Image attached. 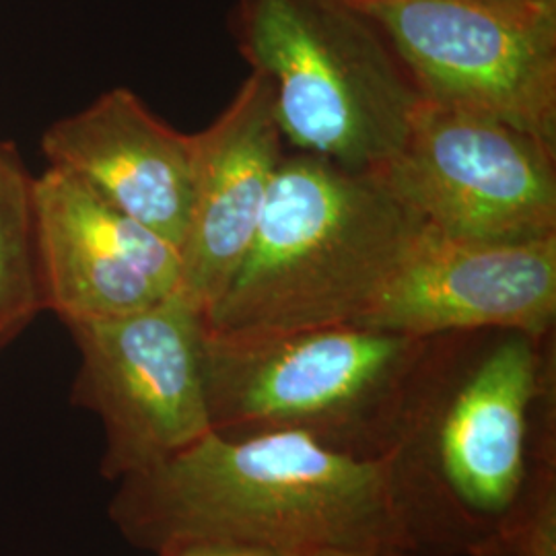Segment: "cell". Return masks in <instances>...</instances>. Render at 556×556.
<instances>
[{"label": "cell", "mask_w": 556, "mask_h": 556, "mask_svg": "<svg viewBox=\"0 0 556 556\" xmlns=\"http://www.w3.org/2000/svg\"><path fill=\"white\" fill-rule=\"evenodd\" d=\"M386 459L417 556H470L556 501L555 332L425 338Z\"/></svg>", "instance_id": "6da1fadb"}, {"label": "cell", "mask_w": 556, "mask_h": 556, "mask_svg": "<svg viewBox=\"0 0 556 556\" xmlns=\"http://www.w3.org/2000/svg\"><path fill=\"white\" fill-rule=\"evenodd\" d=\"M118 482L112 521L157 555L223 540L282 556H417L388 459L346 456L301 433H211Z\"/></svg>", "instance_id": "7a4b0ae2"}, {"label": "cell", "mask_w": 556, "mask_h": 556, "mask_svg": "<svg viewBox=\"0 0 556 556\" xmlns=\"http://www.w3.org/2000/svg\"><path fill=\"white\" fill-rule=\"evenodd\" d=\"M422 227L376 174L285 155L256 233L202 316L204 328L248 337L357 324Z\"/></svg>", "instance_id": "3957f363"}, {"label": "cell", "mask_w": 556, "mask_h": 556, "mask_svg": "<svg viewBox=\"0 0 556 556\" xmlns=\"http://www.w3.org/2000/svg\"><path fill=\"white\" fill-rule=\"evenodd\" d=\"M422 344L358 324L248 337L204 328L213 433H301L346 456L381 459Z\"/></svg>", "instance_id": "277c9868"}, {"label": "cell", "mask_w": 556, "mask_h": 556, "mask_svg": "<svg viewBox=\"0 0 556 556\" xmlns=\"http://www.w3.org/2000/svg\"><path fill=\"white\" fill-rule=\"evenodd\" d=\"M239 54L268 80L282 139L299 153L378 172L422 98L378 23L351 0H233Z\"/></svg>", "instance_id": "5b68a950"}, {"label": "cell", "mask_w": 556, "mask_h": 556, "mask_svg": "<svg viewBox=\"0 0 556 556\" xmlns=\"http://www.w3.org/2000/svg\"><path fill=\"white\" fill-rule=\"evenodd\" d=\"M64 326L80 355L73 400L103 425V477L139 475L213 433L204 318L181 295L137 314Z\"/></svg>", "instance_id": "8992f818"}, {"label": "cell", "mask_w": 556, "mask_h": 556, "mask_svg": "<svg viewBox=\"0 0 556 556\" xmlns=\"http://www.w3.org/2000/svg\"><path fill=\"white\" fill-rule=\"evenodd\" d=\"M371 174L441 236H556V147L497 119L422 101L394 157Z\"/></svg>", "instance_id": "52a82bcc"}, {"label": "cell", "mask_w": 556, "mask_h": 556, "mask_svg": "<svg viewBox=\"0 0 556 556\" xmlns=\"http://www.w3.org/2000/svg\"><path fill=\"white\" fill-rule=\"evenodd\" d=\"M363 11L422 101L497 119L556 147V17L477 0H378Z\"/></svg>", "instance_id": "ba28073f"}, {"label": "cell", "mask_w": 556, "mask_h": 556, "mask_svg": "<svg viewBox=\"0 0 556 556\" xmlns=\"http://www.w3.org/2000/svg\"><path fill=\"white\" fill-rule=\"evenodd\" d=\"M556 236L450 238L422 227L358 326L431 338L470 330L555 332Z\"/></svg>", "instance_id": "9c48e42d"}, {"label": "cell", "mask_w": 556, "mask_h": 556, "mask_svg": "<svg viewBox=\"0 0 556 556\" xmlns=\"http://www.w3.org/2000/svg\"><path fill=\"white\" fill-rule=\"evenodd\" d=\"M34 213L46 309L62 324L137 314L181 293L178 245L75 174L48 165L34 178Z\"/></svg>", "instance_id": "30bf717a"}, {"label": "cell", "mask_w": 556, "mask_h": 556, "mask_svg": "<svg viewBox=\"0 0 556 556\" xmlns=\"http://www.w3.org/2000/svg\"><path fill=\"white\" fill-rule=\"evenodd\" d=\"M282 157L285 139L270 85L252 71L219 118L194 135L179 295L202 316L225 291L254 238Z\"/></svg>", "instance_id": "8fae6325"}, {"label": "cell", "mask_w": 556, "mask_h": 556, "mask_svg": "<svg viewBox=\"0 0 556 556\" xmlns=\"http://www.w3.org/2000/svg\"><path fill=\"white\" fill-rule=\"evenodd\" d=\"M41 149L130 219L181 245L192 206L194 135L157 118L137 93L116 87L54 122Z\"/></svg>", "instance_id": "7c38bea8"}, {"label": "cell", "mask_w": 556, "mask_h": 556, "mask_svg": "<svg viewBox=\"0 0 556 556\" xmlns=\"http://www.w3.org/2000/svg\"><path fill=\"white\" fill-rule=\"evenodd\" d=\"M43 309L34 176L20 149L0 140V353Z\"/></svg>", "instance_id": "4fadbf2b"}, {"label": "cell", "mask_w": 556, "mask_h": 556, "mask_svg": "<svg viewBox=\"0 0 556 556\" xmlns=\"http://www.w3.org/2000/svg\"><path fill=\"white\" fill-rule=\"evenodd\" d=\"M470 556H556V501L542 505Z\"/></svg>", "instance_id": "5bb4252c"}, {"label": "cell", "mask_w": 556, "mask_h": 556, "mask_svg": "<svg viewBox=\"0 0 556 556\" xmlns=\"http://www.w3.org/2000/svg\"><path fill=\"white\" fill-rule=\"evenodd\" d=\"M160 556H282L260 548V546H250V544H238V542H223V540H200V542H190L181 544L178 548H172L167 553H161Z\"/></svg>", "instance_id": "9a60e30c"}, {"label": "cell", "mask_w": 556, "mask_h": 556, "mask_svg": "<svg viewBox=\"0 0 556 556\" xmlns=\"http://www.w3.org/2000/svg\"><path fill=\"white\" fill-rule=\"evenodd\" d=\"M486 7L532 15V17H556V0H477Z\"/></svg>", "instance_id": "2e32d148"}, {"label": "cell", "mask_w": 556, "mask_h": 556, "mask_svg": "<svg viewBox=\"0 0 556 556\" xmlns=\"http://www.w3.org/2000/svg\"><path fill=\"white\" fill-rule=\"evenodd\" d=\"M351 2L363 9V7H367V4H374V2H378V0H351Z\"/></svg>", "instance_id": "e0dca14e"}]
</instances>
